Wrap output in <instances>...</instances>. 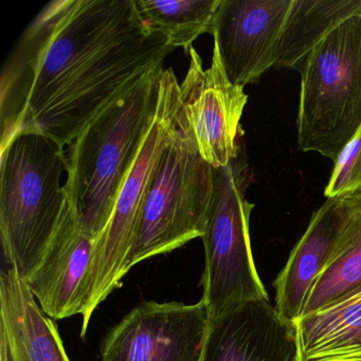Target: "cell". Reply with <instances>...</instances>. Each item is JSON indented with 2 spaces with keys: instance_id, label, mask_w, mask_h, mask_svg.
<instances>
[{
  "instance_id": "obj_1",
  "label": "cell",
  "mask_w": 361,
  "mask_h": 361,
  "mask_svg": "<svg viewBox=\"0 0 361 361\" xmlns=\"http://www.w3.org/2000/svg\"><path fill=\"white\" fill-rule=\"evenodd\" d=\"M175 48L135 0H54L23 32L0 79L1 147L37 133L64 147Z\"/></svg>"
},
{
  "instance_id": "obj_2",
  "label": "cell",
  "mask_w": 361,
  "mask_h": 361,
  "mask_svg": "<svg viewBox=\"0 0 361 361\" xmlns=\"http://www.w3.org/2000/svg\"><path fill=\"white\" fill-rule=\"evenodd\" d=\"M164 71L160 65L134 80L69 145L65 191L80 223L97 238L155 121Z\"/></svg>"
},
{
  "instance_id": "obj_3",
  "label": "cell",
  "mask_w": 361,
  "mask_h": 361,
  "mask_svg": "<svg viewBox=\"0 0 361 361\" xmlns=\"http://www.w3.org/2000/svg\"><path fill=\"white\" fill-rule=\"evenodd\" d=\"M0 235L4 255L26 282L39 267L67 202L64 147L37 133H20L1 147Z\"/></svg>"
},
{
  "instance_id": "obj_4",
  "label": "cell",
  "mask_w": 361,
  "mask_h": 361,
  "mask_svg": "<svg viewBox=\"0 0 361 361\" xmlns=\"http://www.w3.org/2000/svg\"><path fill=\"white\" fill-rule=\"evenodd\" d=\"M214 190L215 169L200 155L180 103L143 202L130 266L202 238Z\"/></svg>"
},
{
  "instance_id": "obj_5",
  "label": "cell",
  "mask_w": 361,
  "mask_h": 361,
  "mask_svg": "<svg viewBox=\"0 0 361 361\" xmlns=\"http://www.w3.org/2000/svg\"><path fill=\"white\" fill-rule=\"evenodd\" d=\"M300 75L299 147L335 162L361 126V16L324 37Z\"/></svg>"
},
{
  "instance_id": "obj_6",
  "label": "cell",
  "mask_w": 361,
  "mask_h": 361,
  "mask_svg": "<svg viewBox=\"0 0 361 361\" xmlns=\"http://www.w3.org/2000/svg\"><path fill=\"white\" fill-rule=\"evenodd\" d=\"M180 106V84L172 68L161 78L159 109L140 154L124 181L109 225L97 238L90 267L80 291L81 337L87 331L92 314L121 285L130 268L139 219L149 183L168 145Z\"/></svg>"
},
{
  "instance_id": "obj_7",
  "label": "cell",
  "mask_w": 361,
  "mask_h": 361,
  "mask_svg": "<svg viewBox=\"0 0 361 361\" xmlns=\"http://www.w3.org/2000/svg\"><path fill=\"white\" fill-rule=\"evenodd\" d=\"M249 166L244 149L228 166L215 169V190L206 232L202 235L206 265L202 301L209 319L236 306L269 300L251 250L250 214L246 198Z\"/></svg>"
},
{
  "instance_id": "obj_8",
  "label": "cell",
  "mask_w": 361,
  "mask_h": 361,
  "mask_svg": "<svg viewBox=\"0 0 361 361\" xmlns=\"http://www.w3.org/2000/svg\"><path fill=\"white\" fill-rule=\"evenodd\" d=\"M206 305L139 304L109 331L102 361H200L208 327Z\"/></svg>"
},
{
  "instance_id": "obj_9",
  "label": "cell",
  "mask_w": 361,
  "mask_h": 361,
  "mask_svg": "<svg viewBox=\"0 0 361 361\" xmlns=\"http://www.w3.org/2000/svg\"><path fill=\"white\" fill-rule=\"evenodd\" d=\"M189 56V71L180 84L181 107L202 157L213 168H223L242 149L240 122L248 96L228 79L216 46L207 71L193 47Z\"/></svg>"
},
{
  "instance_id": "obj_10",
  "label": "cell",
  "mask_w": 361,
  "mask_h": 361,
  "mask_svg": "<svg viewBox=\"0 0 361 361\" xmlns=\"http://www.w3.org/2000/svg\"><path fill=\"white\" fill-rule=\"evenodd\" d=\"M293 0H221L212 33L232 84L245 87L276 67Z\"/></svg>"
},
{
  "instance_id": "obj_11",
  "label": "cell",
  "mask_w": 361,
  "mask_h": 361,
  "mask_svg": "<svg viewBox=\"0 0 361 361\" xmlns=\"http://www.w3.org/2000/svg\"><path fill=\"white\" fill-rule=\"evenodd\" d=\"M295 326L269 300L236 306L209 319L200 361H295Z\"/></svg>"
},
{
  "instance_id": "obj_12",
  "label": "cell",
  "mask_w": 361,
  "mask_h": 361,
  "mask_svg": "<svg viewBox=\"0 0 361 361\" xmlns=\"http://www.w3.org/2000/svg\"><path fill=\"white\" fill-rule=\"evenodd\" d=\"M97 238L80 223L67 197L49 246L27 287L49 318L80 314V291L87 274Z\"/></svg>"
},
{
  "instance_id": "obj_13",
  "label": "cell",
  "mask_w": 361,
  "mask_h": 361,
  "mask_svg": "<svg viewBox=\"0 0 361 361\" xmlns=\"http://www.w3.org/2000/svg\"><path fill=\"white\" fill-rule=\"evenodd\" d=\"M341 200L329 198L312 214L307 229L274 281V307L286 322L295 324L301 318L310 290L333 255L343 223Z\"/></svg>"
},
{
  "instance_id": "obj_14",
  "label": "cell",
  "mask_w": 361,
  "mask_h": 361,
  "mask_svg": "<svg viewBox=\"0 0 361 361\" xmlns=\"http://www.w3.org/2000/svg\"><path fill=\"white\" fill-rule=\"evenodd\" d=\"M0 334L13 361H71L54 321L10 268L0 274Z\"/></svg>"
},
{
  "instance_id": "obj_15",
  "label": "cell",
  "mask_w": 361,
  "mask_h": 361,
  "mask_svg": "<svg viewBox=\"0 0 361 361\" xmlns=\"http://www.w3.org/2000/svg\"><path fill=\"white\" fill-rule=\"evenodd\" d=\"M295 326V361H361V286Z\"/></svg>"
},
{
  "instance_id": "obj_16",
  "label": "cell",
  "mask_w": 361,
  "mask_h": 361,
  "mask_svg": "<svg viewBox=\"0 0 361 361\" xmlns=\"http://www.w3.org/2000/svg\"><path fill=\"white\" fill-rule=\"evenodd\" d=\"M356 16H361V0H293L276 68L300 73L314 48L342 23Z\"/></svg>"
},
{
  "instance_id": "obj_17",
  "label": "cell",
  "mask_w": 361,
  "mask_h": 361,
  "mask_svg": "<svg viewBox=\"0 0 361 361\" xmlns=\"http://www.w3.org/2000/svg\"><path fill=\"white\" fill-rule=\"evenodd\" d=\"M343 223L326 267L310 290L302 317L361 286V192L342 198Z\"/></svg>"
},
{
  "instance_id": "obj_18",
  "label": "cell",
  "mask_w": 361,
  "mask_h": 361,
  "mask_svg": "<svg viewBox=\"0 0 361 361\" xmlns=\"http://www.w3.org/2000/svg\"><path fill=\"white\" fill-rule=\"evenodd\" d=\"M141 20L151 31L161 33L172 47L189 54L204 33H212L221 0H135Z\"/></svg>"
},
{
  "instance_id": "obj_19",
  "label": "cell",
  "mask_w": 361,
  "mask_h": 361,
  "mask_svg": "<svg viewBox=\"0 0 361 361\" xmlns=\"http://www.w3.org/2000/svg\"><path fill=\"white\" fill-rule=\"evenodd\" d=\"M325 188L329 198H344L361 192V126L336 160Z\"/></svg>"
},
{
  "instance_id": "obj_20",
  "label": "cell",
  "mask_w": 361,
  "mask_h": 361,
  "mask_svg": "<svg viewBox=\"0 0 361 361\" xmlns=\"http://www.w3.org/2000/svg\"><path fill=\"white\" fill-rule=\"evenodd\" d=\"M0 361H13L9 344L3 334H0Z\"/></svg>"
}]
</instances>
